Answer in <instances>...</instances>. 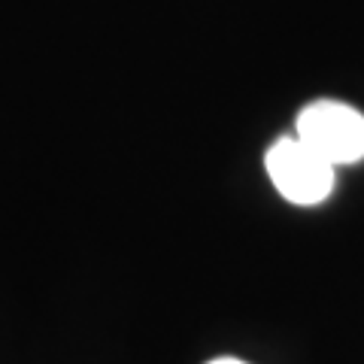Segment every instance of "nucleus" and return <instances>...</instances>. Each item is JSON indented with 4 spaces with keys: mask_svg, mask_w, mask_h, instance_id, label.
Wrapping results in <instances>:
<instances>
[{
    "mask_svg": "<svg viewBox=\"0 0 364 364\" xmlns=\"http://www.w3.org/2000/svg\"><path fill=\"white\" fill-rule=\"evenodd\" d=\"M273 188L298 207L322 203L334 191V164L298 136H279L264 155Z\"/></svg>",
    "mask_w": 364,
    "mask_h": 364,
    "instance_id": "obj_2",
    "label": "nucleus"
},
{
    "mask_svg": "<svg viewBox=\"0 0 364 364\" xmlns=\"http://www.w3.org/2000/svg\"><path fill=\"white\" fill-rule=\"evenodd\" d=\"M294 136L334 167L364 158V116L343 100H313L298 112Z\"/></svg>",
    "mask_w": 364,
    "mask_h": 364,
    "instance_id": "obj_1",
    "label": "nucleus"
},
{
    "mask_svg": "<svg viewBox=\"0 0 364 364\" xmlns=\"http://www.w3.org/2000/svg\"><path fill=\"white\" fill-rule=\"evenodd\" d=\"M210 364H246V361H240V358H215Z\"/></svg>",
    "mask_w": 364,
    "mask_h": 364,
    "instance_id": "obj_3",
    "label": "nucleus"
}]
</instances>
